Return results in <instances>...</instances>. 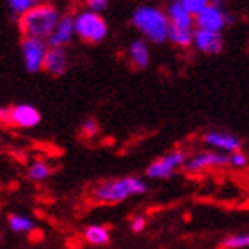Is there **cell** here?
Returning a JSON list of instances; mask_svg holds the SVG:
<instances>
[{
    "mask_svg": "<svg viewBox=\"0 0 249 249\" xmlns=\"http://www.w3.org/2000/svg\"><path fill=\"white\" fill-rule=\"evenodd\" d=\"M61 16L62 15L55 5L41 2L34 9L18 18V29H20L23 37H34V39L48 41L55 31Z\"/></svg>",
    "mask_w": 249,
    "mask_h": 249,
    "instance_id": "6da1fadb",
    "label": "cell"
},
{
    "mask_svg": "<svg viewBox=\"0 0 249 249\" xmlns=\"http://www.w3.org/2000/svg\"><path fill=\"white\" fill-rule=\"evenodd\" d=\"M132 25L148 39V41L160 45L169 39V18L167 13H164L159 7L153 5H139L132 13Z\"/></svg>",
    "mask_w": 249,
    "mask_h": 249,
    "instance_id": "7a4b0ae2",
    "label": "cell"
},
{
    "mask_svg": "<svg viewBox=\"0 0 249 249\" xmlns=\"http://www.w3.org/2000/svg\"><path fill=\"white\" fill-rule=\"evenodd\" d=\"M148 191L144 180L137 177H123L102 182L93 189V199L98 203H120L130 196L144 194Z\"/></svg>",
    "mask_w": 249,
    "mask_h": 249,
    "instance_id": "3957f363",
    "label": "cell"
},
{
    "mask_svg": "<svg viewBox=\"0 0 249 249\" xmlns=\"http://www.w3.org/2000/svg\"><path fill=\"white\" fill-rule=\"evenodd\" d=\"M109 34V25L100 13L91 9L80 11L75 15V36H78L84 43L98 45Z\"/></svg>",
    "mask_w": 249,
    "mask_h": 249,
    "instance_id": "277c9868",
    "label": "cell"
},
{
    "mask_svg": "<svg viewBox=\"0 0 249 249\" xmlns=\"http://www.w3.org/2000/svg\"><path fill=\"white\" fill-rule=\"evenodd\" d=\"M48 50H50L48 41L34 39V37H23V41H21V59H23V66H25L27 71H41L43 66H45Z\"/></svg>",
    "mask_w": 249,
    "mask_h": 249,
    "instance_id": "5b68a950",
    "label": "cell"
},
{
    "mask_svg": "<svg viewBox=\"0 0 249 249\" xmlns=\"http://www.w3.org/2000/svg\"><path fill=\"white\" fill-rule=\"evenodd\" d=\"M187 162V153L182 150L169 151L167 155H164L162 159H157L148 166L146 169V177L151 180H162V178H169L175 173V169L185 166Z\"/></svg>",
    "mask_w": 249,
    "mask_h": 249,
    "instance_id": "8992f818",
    "label": "cell"
},
{
    "mask_svg": "<svg viewBox=\"0 0 249 249\" xmlns=\"http://www.w3.org/2000/svg\"><path fill=\"white\" fill-rule=\"evenodd\" d=\"M194 23H196L197 29H203V31L221 32L228 23H231V18L224 13L223 7L212 4L208 5L205 11H201L199 15L194 16Z\"/></svg>",
    "mask_w": 249,
    "mask_h": 249,
    "instance_id": "52a82bcc",
    "label": "cell"
},
{
    "mask_svg": "<svg viewBox=\"0 0 249 249\" xmlns=\"http://www.w3.org/2000/svg\"><path fill=\"white\" fill-rule=\"evenodd\" d=\"M41 123V112L31 104H16L11 107V126L16 128H34Z\"/></svg>",
    "mask_w": 249,
    "mask_h": 249,
    "instance_id": "ba28073f",
    "label": "cell"
},
{
    "mask_svg": "<svg viewBox=\"0 0 249 249\" xmlns=\"http://www.w3.org/2000/svg\"><path fill=\"white\" fill-rule=\"evenodd\" d=\"M230 164V155L219 153V151H203L185 162V171H201L208 167H224Z\"/></svg>",
    "mask_w": 249,
    "mask_h": 249,
    "instance_id": "9c48e42d",
    "label": "cell"
},
{
    "mask_svg": "<svg viewBox=\"0 0 249 249\" xmlns=\"http://www.w3.org/2000/svg\"><path fill=\"white\" fill-rule=\"evenodd\" d=\"M194 47H196L199 52L207 53V55H215V53L223 52L224 41H223L221 32L196 29V31H194Z\"/></svg>",
    "mask_w": 249,
    "mask_h": 249,
    "instance_id": "30bf717a",
    "label": "cell"
},
{
    "mask_svg": "<svg viewBox=\"0 0 249 249\" xmlns=\"http://www.w3.org/2000/svg\"><path fill=\"white\" fill-rule=\"evenodd\" d=\"M70 66V55L64 47H50L45 59L43 71H47L50 77H62Z\"/></svg>",
    "mask_w": 249,
    "mask_h": 249,
    "instance_id": "8fae6325",
    "label": "cell"
},
{
    "mask_svg": "<svg viewBox=\"0 0 249 249\" xmlns=\"http://www.w3.org/2000/svg\"><path fill=\"white\" fill-rule=\"evenodd\" d=\"M205 142L212 148H217V150L224 151V153H235V151H240V139L237 135L228 134V132H217V130H212V132H207L205 134Z\"/></svg>",
    "mask_w": 249,
    "mask_h": 249,
    "instance_id": "7c38bea8",
    "label": "cell"
},
{
    "mask_svg": "<svg viewBox=\"0 0 249 249\" xmlns=\"http://www.w3.org/2000/svg\"><path fill=\"white\" fill-rule=\"evenodd\" d=\"M75 36V16L73 15H62L59 20L55 31H53L52 37L48 39L50 47H64L73 39Z\"/></svg>",
    "mask_w": 249,
    "mask_h": 249,
    "instance_id": "4fadbf2b",
    "label": "cell"
},
{
    "mask_svg": "<svg viewBox=\"0 0 249 249\" xmlns=\"http://www.w3.org/2000/svg\"><path fill=\"white\" fill-rule=\"evenodd\" d=\"M167 18L171 27L177 29H183V31H192L194 23V16L185 9V5L182 4V0H173L171 4L167 5Z\"/></svg>",
    "mask_w": 249,
    "mask_h": 249,
    "instance_id": "5bb4252c",
    "label": "cell"
},
{
    "mask_svg": "<svg viewBox=\"0 0 249 249\" xmlns=\"http://www.w3.org/2000/svg\"><path fill=\"white\" fill-rule=\"evenodd\" d=\"M128 59L137 70H144L150 64V47L142 39H134L128 47Z\"/></svg>",
    "mask_w": 249,
    "mask_h": 249,
    "instance_id": "9a60e30c",
    "label": "cell"
},
{
    "mask_svg": "<svg viewBox=\"0 0 249 249\" xmlns=\"http://www.w3.org/2000/svg\"><path fill=\"white\" fill-rule=\"evenodd\" d=\"M84 239H86V242H89V244L93 246H105L109 244L110 233L105 226L91 224V226H88V228L84 230Z\"/></svg>",
    "mask_w": 249,
    "mask_h": 249,
    "instance_id": "2e32d148",
    "label": "cell"
},
{
    "mask_svg": "<svg viewBox=\"0 0 249 249\" xmlns=\"http://www.w3.org/2000/svg\"><path fill=\"white\" fill-rule=\"evenodd\" d=\"M7 226L15 233H29V231H32V230L36 228L34 221L29 215H21V213H9Z\"/></svg>",
    "mask_w": 249,
    "mask_h": 249,
    "instance_id": "e0dca14e",
    "label": "cell"
},
{
    "mask_svg": "<svg viewBox=\"0 0 249 249\" xmlns=\"http://www.w3.org/2000/svg\"><path fill=\"white\" fill-rule=\"evenodd\" d=\"M169 41L177 47H191V45H194V31H183V29L171 27L169 29Z\"/></svg>",
    "mask_w": 249,
    "mask_h": 249,
    "instance_id": "ac0fdd59",
    "label": "cell"
},
{
    "mask_svg": "<svg viewBox=\"0 0 249 249\" xmlns=\"http://www.w3.org/2000/svg\"><path fill=\"white\" fill-rule=\"evenodd\" d=\"M27 173H29V178H31V180H34V182H43V180H47V178L50 177L52 169H50V166H48L47 162L36 160L29 166V171Z\"/></svg>",
    "mask_w": 249,
    "mask_h": 249,
    "instance_id": "d6986e66",
    "label": "cell"
},
{
    "mask_svg": "<svg viewBox=\"0 0 249 249\" xmlns=\"http://www.w3.org/2000/svg\"><path fill=\"white\" fill-rule=\"evenodd\" d=\"M5 4L9 7V11L13 15H16L20 18L21 15L29 13L31 9H34L37 4H41L39 0H5Z\"/></svg>",
    "mask_w": 249,
    "mask_h": 249,
    "instance_id": "ffe728a7",
    "label": "cell"
},
{
    "mask_svg": "<svg viewBox=\"0 0 249 249\" xmlns=\"http://www.w3.org/2000/svg\"><path fill=\"white\" fill-rule=\"evenodd\" d=\"M221 248H223V249L249 248V233H239V235H231V237H226V239L221 242Z\"/></svg>",
    "mask_w": 249,
    "mask_h": 249,
    "instance_id": "44dd1931",
    "label": "cell"
},
{
    "mask_svg": "<svg viewBox=\"0 0 249 249\" xmlns=\"http://www.w3.org/2000/svg\"><path fill=\"white\" fill-rule=\"evenodd\" d=\"M182 4L185 5V9L191 13L192 16L199 15L201 11H205L208 5H212V0H182Z\"/></svg>",
    "mask_w": 249,
    "mask_h": 249,
    "instance_id": "7402d4cb",
    "label": "cell"
},
{
    "mask_svg": "<svg viewBox=\"0 0 249 249\" xmlns=\"http://www.w3.org/2000/svg\"><path fill=\"white\" fill-rule=\"evenodd\" d=\"M86 5H88V9L94 11V13H104L107 7H109V0H84Z\"/></svg>",
    "mask_w": 249,
    "mask_h": 249,
    "instance_id": "603a6c76",
    "label": "cell"
},
{
    "mask_svg": "<svg viewBox=\"0 0 249 249\" xmlns=\"http://www.w3.org/2000/svg\"><path fill=\"white\" fill-rule=\"evenodd\" d=\"M82 132H84V135H88V137L98 134V123H96L93 118H88V120L82 123Z\"/></svg>",
    "mask_w": 249,
    "mask_h": 249,
    "instance_id": "cb8c5ba5",
    "label": "cell"
},
{
    "mask_svg": "<svg viewBox=\"0 0 249 249\" xmlns=\"http://www.w3.org/2000/svg\"><path fill=\"white\" fill-rule=\"evenodd\" d=\"M230 164L235 167H244L248 164V155H244L242 151H235L230 155Z\"/></svg>",
    "mask_w": 249,
    "mask_h": 249,
    "instance_id": "d4e9b609",
    "label": "cell"
},
{
    "mask_svg": "<svg viewBox=\"0 0 249 249\" xmlns=\"http://www.w3.org/2000/svg\"><path fill=\"white\" fill-rule=\"evenodd\" d=\"M146 226V219L142 217V215H137V217L132 219V223H130V228H132V231H135V233H139V231H142Z\"/></svg>",
    "mask_w": 249,
    "mask_h": 249,
    "instance_id": "484cf974",
    "label": "cell"
},
{
    "mask_svg": "<svg viewBox=\"0 0 249 249\" xmlns=\"http://www.w3.org/2000/svg\"><path fill=\"white\" fill-rule=\"evenodd\" d=\"M11 107H0V124H9Z\"/></svg>",
    "mask_w": 249,
    "mask_h": 249,
    "instance_id": "4316f807",
    "label": "cell"
},
{
    "mask_svg": "<svg viewBox=\"0 0 249 249\" xmlns=\"http://www.w3.org/2000/svg\"><path fill=\"white\" fill-rule=\"evenodd\" d=\"M226 2V0H212L213 5H219V7H223V4Z\"/></svg>",
    "mask_w": 249,
    "mask_h": 249,
    "instance_id": "83f0119b",
    "label": "cell"
},
{
    "mask_svg": "<svg viewBox=\"0 0 249 249\" xmlns=\"http://www.w3.org/2000/svg\"><path fill=\"white\" fill-rule=\"evenodd\" d=\"M0 242H2V233H0Z\"/></svg>",
    "mask_w": 249,
    "mask_h": 249,
    "instance_id": "f1b7e54d",
    "label": "cell"
}]
</instances>
